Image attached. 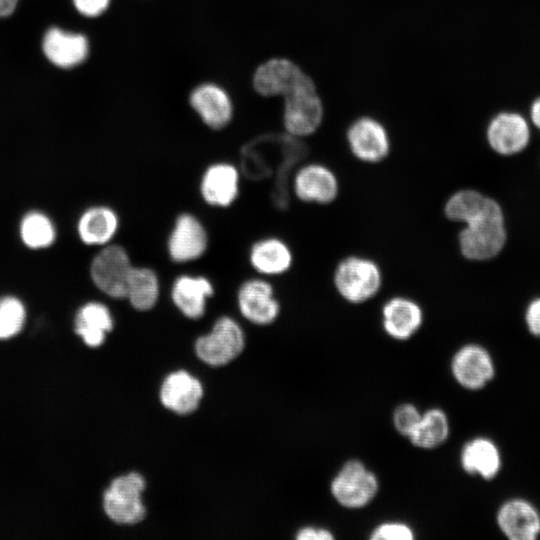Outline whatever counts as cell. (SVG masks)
Returning <instances> with one entry per match:
<instances>
[{"label": "cell", "mask_w": 540, "mask_h": 540, "mask_svg": "<svg viewBox=\"0 0 540 540\" xmlns=\"http://www.w3.org/2000/svg\"><path fill=\"white\" fill-rule=\"evenodd\" d=\"M444 213L449 220L464 223L458 243L466 259L486 261L503 250L507 228L503 209L495 199L478 190L462 189L449 197Z\"/></svg>", "instance_id": "obj_1"}, {"label": "cell", "mask_w": 540, "mask_h": 540, "mask_svg": "<svg viewBox=\"0 0 540 540\" xmlns=\"http://www.w3.org/2000/svg\"><path fill=\"white\" fill-rule=\"evenodd\" d=\"M382 283L378 265L364 257L350 256L336 267L334 284L338 293L350 303H362L374 297Z\"/></svg>", "instance_id": "obj_2"}, {"label": "cell", "mask_w": 540, "mask_h": 540, "mask_svg": "<svg viewBox=\"0 0 540 540\" xmlns=\"http://www.w3.org/2000/svg\"><path fill=\"white\" fill-rule=\"evenodd\" d=\"M283 123L288 134L304 137L314 133L323 117V107L311 78L283 96Z\"/></svg>", "instance_id": "obj_3"}, {"label": "cell", "mask_w": 540, "mask_h": 540, "mask_svg": "<svg viewBox=\"0 0 540 540\" xmlns=\"http://www.w3.org/2000/svg\"><path fill=\"white\" fill-rule=\"evenodd\" d=\"M378 488L376 475L359 460L347 461L330 484L334 499L349 509L368 505L376 496Z\"/></svg>", "instance_id": "obj_4"}, {"label": "cell", "mask_w": 540, "mask_h": 540, "mask_svg": "<svg viewBox=\"0 0 540 540\" xmlns=\"http://www.w3.org/2000/svg\"><path fill=\"white\" fill-rule=\"evenodd\" d=\"M145 481L138 473L114 479L104 493L103 506L107 516L118 524H136L145 517L141 494Z\"/></svg>", "instance_id": "obj_5"}, {"label": "cell", "mask_w": 540, "mask_h": 540, "mask_svg": "<svg viewBox=\"0 0 540 540\" xmlns=\"http://www.w3.org/2000/svg\"><path fill=\"white\" fill-rule=\"evenodd\" d=\"M245 338L238 323L228 316L220 317L212 330L197 339V356L212 366H222L237 357L243 350Z\"/></svg>", "instance_id": "obj_6"}, {"label": "cell", "mask_w": 540, "mask_h": 540, "mask_svg": "<svg viewBox=\"0 0 540 540\" xmlns=\"http://www.w3.org/2000/svg\"><path fill=\"white\" fill-rule=\"evenodd\" d=\"M133 265L127 251L119 245H108L92 260L90 275L95 286L109 297L125 298Z\"/></svg>", "instance_id": "obj_7"}, {"label": "cell", "mask_w": 540, "mask_h": 540, "mask_svg": "<svg viewBox=\"0 0 540 540\" xmlns=\"http://www.w3.org/2000/svg\"><path fill=\"white\" fill-rule=\"evenodd\" d=\"M530 121L516 111H501L486 128L489 147L501 156H514L524 151L531 140Z\"/></svg>", "instance_id": "obj_8"}, {"label": "cell", "mask_w": 540, "mask_h": 540, "mask_svg": "<svg viewBox=\"0 0 540 540\" xmlns=\"http://www.w3.org/2000/svg\"><path fill=\"white\" fill-rule=\"evenodd\" d=\"M309 78L291 60L272 58L256 68L252 85L254 90L263 97H283Z\"/></svg>", "instance_id": "obj_9"}, {"label": "cell", "mask_w": 540, "mask_h": 540, "mask_svg": "<svg viewBox=\"0 0 540 540\" xmlns=\"http://www.w3.org/2000/svg\"><path fill=\"white\" fill-rule=\"evenodd\" d=\"M451 372L462 387L477 390L493 379L495 367L491 355L484 347L467 344L453 355Z\"/></svg>", "instance_id": "obj_10"}, {"label": "cell", "mask_w": 540, "mask_h": 540, "mask_svg": "<svg viewBox=\"0 0 540 540\" xmlns=\"http://www.w3.org/2000/svg\"><path fill=\"white\" fill-rule=\"evenodd\" d=\"M207 246V232L199 219L189 213L179 215L167 242L170 258L178 263L193 261L205 253Z\"/></svg>", "instance_id": "obj_11"}, {"label": "cell", "mask_w": 540, "mask_h": 540, "mask_svg": "<svg viewBox=\"0 0 540 540\" xmlns=\"http://www.w3.org/2000/svg\"><path fill=\"white\" fill-rule=\"evenodd\" d=\"M347 141L352 154L368 163L381 161L390 149L386 129L371 117H361L354 121L347 131Z\"/></svg>", "instance_id": "obj_12"}, {"label": "cell", "mask_w": 540, "mask_h": 540, "mask_svg": "<svg viewBox=\"0 0 540 540\" xmlns=\"http://www.w3.org/2000/svg\"><path fill=\"white\" fill-rule=\"evenodd\" d=\"M237 302L241 314L254 324H270L280 311L273 287L262 279L243 282L237 292Z\"/></svg>", "instance_id": "obj_13"}, {"label": "cell", "mask_w": 540, "mask_h": 540, "mask_svg": "<svg viewBox=\"0 0 540 540\" xmlns=\"http://www.w3.org/2000/svg\"><path fill=\"white\" fill-rule=\"evenodd\" d=\"M189 102L204 124L214 130L226 127L233 116L232 101L217 84L203 83L190 94Z\"/></svg>", "instance_id": "obj_14"}, {"label": "cell", "mask_w": 540, "mask_h": 540, "mask_svg": "<svg viewBox=\"0 0 540 540\" xmlns=\"http://www.w3.org/2000/svg\"><path fill=\"white\" fill-rule=\"evenodd\" d=\"M293 189L296 196L304 202L328 204L337 197L338 181L328 167L313 163L297 171Z\"/></svg>", "instance_id": "obj_15"}, {"label": "cell", "mask_w": 540, "mask_h": 540, "mask_svg": "<svg viewBox=\"0 0 540 540\" xmlns=\"http://www.w3.org/2000/svg\"><path fill=\"white\" fill-rule=\"evenodd\" d=\"M497 523L511 540H534L540 534V514L528 501L513 499L497 512Z\"/></svg>", "instance_id": "obj_16"}, {"label": "cell", "mask_w": 540, "mask_h": 540, "mask_svg": "<svg viewBox=\"0 0 540 540\" xmlns=\"http://www.w3.org/2000/svg\"><path fill=\"white\" fill-rule=\"evenodd\" d=\"M200 193L204 201L211 206H230L239 193L238 170L225 162L210 165L202 175Z\"/></svg>", "instance_id": "obj_17"}, {"label": "cell", "mask_w": 540, "mask_h": 540, "mask_svg": "<svg viewBox=\"0 0 540 540\" xmlns=\"http://www.w3.org/2000/svg\"><path fill=\"white\" fill-rule=\"evenodd\" d=\"M42 48L48 60L61 68L79 65L89 53V43L84 35L67 32L57 27L46 32Z\"/></svg>", "instance_id": "obj_18"}, {"label": "cell", "mask_w": 540, "mask_h": 540, "mask_svg": "<svg viewBox=\"0 0 540 540\" xmlns=\"http://www.w3.org/2000/svg\"><path fill=\"white\" fill-rule=\"evenodd\" d=\"M203 395L200 381L186 371L169 374L162 383V404L178 414H189L197 409Z\"/></svg>", "instance_id": "obj_19"}, {"label": "cell", "mask_w": 540, "mask_h": 540, "mask_svg": "<svg viewBox=\"0 0 540 540\" xmlns=\"http://www.w3.org/2000/svg\"><path fill=\"white\" fill-rule=\"evenodd\" d=\"M423 311L412 299L394 297L382 308V325L385 332L393 339L408 340L421 327Z\"/></svg>", "instance_id": "obj_20"}, {"label": "cell", "mask_w": 540, "mask_h": 540, "mask_svg": "<svg viewBox=\"0 0 540 540\" xmlns=\"http://www.w3.org/2000/svg\"><path fill=\"white\" fill-rule=\"evenodd\" d=\"M213 293V285L206 277L181 275L173 282L171 298L183 315L198 319L203 316L206 301Z\"/></svg>", "instance_id": "obj_21"}, {"label": "cell", "mask_w": 540, "mask_h": 540, "mask_svg": "<svg viewBox=\"0 0 540 540\" xmlns=\"http://www.w3.org/2000/svg\"><path fill=\"white\" fill-rule=\"evenodd\" d=\"M460 462L465 472L489 480L501 467V457L494 442L478 437L467 442L461 451Z\"/></svg>", "instance_id": "obj_22"}, {"label": "cell", "mask_w": 540, "mask_h": 540, "mask_svg": "<svg viewBox=\"0 0 540 540\" xmlns=\"http://www.w3.org/2000/svg\"><path fill=\"white\" fill-rule=\"evenodd\" d=\"M249 260L253 268L263 275H280L292 264V253L285 242L278 238H265L253 244Z\"/></svg>", "instance_id": "obj_23"}, {"label": "cell", "mask_w": 540, "mask_h": 540, "mask_svg": "<svg viewBox=\"0 0 540 540\" xmlns=\"http://www.w3.org/2000/svg\"><path fill=\"white\" fill-rule=\"evenodd\" d=\"M113 328V318L108 307L100 302H88L78 310L75 332L90 347L100 346L106 333Z\"/></svg>", "instance_id": "obj_24"}, {"label": "cell", "mask_w": 540, "mask_h": 540, "mask_svg": "<svg viewBox=\"0 0 540 540\" xmlns=\"http://www.w3.org/2000/svg\"><path fill=\"white\" fill-rule=\"evenodd\" d=\"M119 226L117 214L109 207L87 209L78 221V234L87 245H105L114 237Z\"/></svg>", "instance_id": "obj_25"}, {"label": "cell", "mask_w": 540, "mask_h": 540, "mask_svg": "<svg viewBox=\"0 0 540 540\" xmlns=\"http://www.w3.org/2000/svg\"><path fill=\"white\" fill-rule=\"evenodd\" d=\"M159 292L157 274L150 268L133 266L125 294L132 307L139 311L150 310L158 301Z\"/></svg>", "instance_id": "obj_26"}, {"label": "cell", "mask_w": 540, "mask_h": 540, "mask_svg": "<svg viewBox=\"0 0 540 540\" xmlns=\"http://www.w3.org/2000/svg\"><path fill=\"white\" fill-rule=\"evenodd\" d=\"M449 436V420L440 408H431L422 417L408 437L411 443L422 449H433L444 443Z\"/></svg>", "instance_id": "obj_27"}, {"label": "cell", "mask_w": 540, "mask_h": 540, "mask_svg": "<svg viewBox=\"0 0 540 540\" xmlns=\"http://www.w3.org/2000/svg\"><path fill=\"white\" fill-rule=\"evenodd\" d=\"M20 236L27 247L40 249L54 242L56 232L51 220L45 214L31 211L21 220Z\"/></svg>", "instance_id": "obj_28"}, {"label": "cell", "mask_w": 540, "mask_h": 540, "mask_svg": "<svg viewBox=\"0 0 540 540\" xmlns=\"http://www.w3.org/2000/svg\"><path fill=\"white\" fill-rule=\"evenodd\" d=\"M26 309L22 301L14 296L0 297V340L16 336L23 328Z\"/></svg>", "instance_id": "obj_29"}, {"label": "cell", "mask_w": 540, "mask_h": 540, "mask_svg": "<svg viewBox=\"0 0 540 540\" xmlns=\"http://www.w3.org/2000/svg\"><path fill=\"white\" fill-rule=\"evenodd\" d=\"M422 414L410 403L399 405L393 413V424L399 434L409 437L417 427Z\"/></svg>", "instance_id": "obj_30"}, {"label": "cell", "mask_w": 540, "mask_h": 540, "mask_svg": "<svg viewBox=\"0 0 540 540\" xmlns=\"http://www.w3.org/2000/svg\"><path fill=\"white\" fill-rule=\"evenodd\" d=\"M370 539L373 540H412L414 531L403 522H384L375 527L371 532Z\"/></svg>", "instance_id": "obj_31"}, {"label": "cell", "mask_w": 540, "mask_h": 540, "mask_svg": "<svg viewBox=\"0 0 540 540\" xmlns=\"http://www.w3.org/2000/svg\"><path fill=\"white\" fill-rule=\"evenodd\" d=\"M524 318L529 332L540 338V297H536L528 303Z\"/></svg>", "instance_id": "obj_32"}, {"label": "cell", "mask_w": 540, "mask_h": 540, "mask_svg": "<svg viewBox=\"0 0 540 540\" xmlns=\"http://www.w3.org/2000/svg\"><path fill=\"white\" fill-rule=\"evenodd\" d=\"M73 3L81 14L87 17H96L107 9L110 0H73Z\"/></svg>", "instance_id": "obj_33"}, {"label": "cell", "mask_w": 540, "mask_h": 540, "mask_svg": "<svg viewBox=\"0 0 540 540\" xmlns=\"http://www.w3.org/2000/svg\"><path fill=\"white\" fill-rule=\"evenodd\" d=\"M298 540H332L333 534L326 528L322 527H303L296 535Z\"/></svg>", "instance_id": "obj_34"}, {"label": "cell", "mask_w": 540, "mask_h": 540, "mask_svg": "<svg viewBox=\"0 0 540 540\" xmlns=\"http://www.w3.org/2000/svg\"><path fill=\"white\" fill-rule=\"evenodd\" d=\"M529 121L540 132V95L530 104Z\"/></svg>", "instance_id": "obj_35"}, {"label": "cell", "mask_w": 540, "mask_h": 540, "mask_svg": "<svg viewBox=\"0 0 540 540\" xmlns=\"http://www.w3.org/2000/svg\"><path fill=\"white\" fill-rule=\"evenodd\" d=\"M18 3V0H0V17L11 15Z\"/></svg>", "instance_id": "obj_36"}]
</instances>
